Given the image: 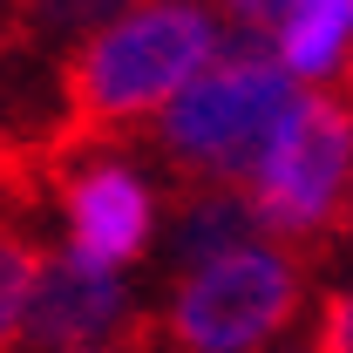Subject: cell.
Returning a JSON list of instances; mask_svg holds the SVG:
<instances>
[{
  "mask_svg": "<svg viewBox=\"0 0 353 353\" xmlns=\"http://www.w3.org/2000/svg\"><path fill=\"white\" fill-rule=\"evenodd\" d=\"M218 21L197 0H136L61 61V116L41 136V183H68L95 143L150 123L197 68H211Z\"/></svg>",
  "mask_w": 353,
  "mask_h": 353,
  "instance_id": "cell-1",
  "label": "cell"
},
{
  "mask_svg": "<svg viewBox=\"0 0 353 353\" xmlns=\"http://www.w3.org/2000/svg\"><path fill=\"white\" fill-rule=\"evenodd\" d=\"M292 95L299 88L285 82V68L272 54H259V48L218 54V68H197L157 109V143L190 183L245 190Z\"/></svg>",
  "mask_w": 353,
  "mask_h": 353,
  "instance_id": "cell-2",
  "label": "cell"
},
{
  "mask_svg": "<svg viewBox=\"0 0 353 353\" xmlns=\"http://www.w3.org/2000/svg\"><path fill=\"white\" fill-rule=\"evenodd\" d=\"M353 197V109L340 95H292L245 183L252 224L285 245H319L347 224Z\"/></svg>",
  "mask_w": 353,
  "mask_h": 353,
  "instance_id": "cell-3",
  "label": "cell"
},
{
  "mask_svg": "<svg viewBox=\"0 0 353 353\" xmlns=\"http://www.w3.org/2000/svg\"><path fill=\"white\" fill-rule=\"evenodd\" d=\"M306 299V272L279 245H238L176 279L170 340L183 353H259Z\"/></svg>",
  "mask_w": 353,
  "mask_h": 353,
  "instance_id": "cell-4",
  "label": "cell"
},
{
  "mask_svg": "<svg viewBox=\"0 0 353 353\" xmlns=\"http://www.w3.org/2000/svg\"><path fill=\"white\" fill-rule=\"evenodd\" d=\"M61 218H68V252L82 272H123L157 245V197L150 183L123 163H88L61 183Z\"/></svg>",
  "mask_w": 353,
  "mask_h": 353,
  "instance_id": "cell-5",
  "label": "cell"
},
{
  "mask_svg": "<svg viewBox=\"0 0 353 353\" xmlns=\"http://www.w3.org/2000/svg\"><path fill=\"white\" fill-rule=\"evenodd\" d=\"M123 319H130V299H123V285L109 272H82L75 259H41L28 312H21V340L34 353H54V347L102 340Z\"/></svg>",
  "mask_w": 353,
  "mask_h": 353,
  "instance_id": "cell-6",
  "label": "cell"
},
{
  "mask_svg": "<svg viewBox=\"0 0 353 353\" xmlns=\"http://www.w3.org/2000/svg\"><path fill=\"white\" fill-rule=\"evenodd\" d=\"M252 204H245V190H231V183H190L183 176V190H176V211H170V231H163V252H170L176 279L183 272H197V265L224 259V252H238V245H252Z\"/></svg>",
  "mask_w": 353,
  "mask_h": 353,
  "instance_id": "cell-7",
  "label": "cell"
},
{
  "mask_svg": "<svg viewBox=\"0 0 353 353\" xmlns=\"http://www.w3.org/2000/svg\"><path fill=\"white\" fill-rule=\"evenodd\" d=\"M272 34H279L285 82H319L340 68V54L353 41V0H292Z\"/></svg>",
  "mask_w": 353,
  "mask_h": 353,
  "instance_id": "cell-8",
  "label": "cell"
},
{
  "mask_svg": "<svg viewBox=\"0 0 353 353\" xmlns=\"http://www.w3.org/2000/svg\"><path fill=\"white\" fill-rule=\"evenodd\" d=\"M136 0H14V34H95Z\"/></svg>",
  "mask_w": 353,
  "mask_h": 353,
  "instance_id": "cell-9",
  "label": "cell"
},
{
  "mask_svg": "<svg viewBox=\"0 0 353 353\" xmlns=\"http://www.w3.org/2000/svg\"><path fill=\"white\" fill-rule=\"evenodd\" d=\"M34 272H41V252L14 224H0V353H14V340H21V312H28V292H34Z\"/></svg>",
  "mask_w": 353,
  "mask_h": 353,
  "instance_id": "cell-10",
  "label": "cell"
},
{
  "mask_svg": "<svg viewBox=\"0 0 353 353\" xmlns=\"http://www.w3.org/2000/svg\"><path fill=\"white\" fill-rule=\"evenodd\" d=\"M306 353H353V285L326 292V306L312 319V347Z\"/></svg>",
  "mask_w": 353,
  "mask_h": 353,
  "instance_id": "cell-11",
  "label": "cell"
},
{
  "mask_svg": "<svg viewBox=\"0 0 353 353\" xmlns=\"http://www.w3.org/2000/svg\"><path fill=\"white\" fill-rule=\"evenodd\" d=\"M157 319L150 312H130L116 333H102V340H82V347H54V353H157Z\"/></svg>",
  "mask_w": 353,
  "mask_h": 353,
  "instance_id": "cell-12",
  "label": "cell"
},
{
  "mask_svg": "<svg viewBox=\"0 0 353 353\" xmlns=\"http://www.w3.org/2000/svg\"><path fill=\"white\" fill-rule=\"evenodd\" d=\"M218 7L238 21V28H279V14H285L292 0H218Z\"/></svg>",
  "mask_w": 353,
  "mask_h": 353,
  "instance_id": "cell-13",
  "label": "cell"
},
{
  "mask_svg": "<svg viewBox=\"0 0 353 353\" xmlns=\"http://www.w3.org/2000/svg\"><path fill=\"white\" fill-rule=\"evenodd\" d=\"M340 82H347V95H353V41H347V54H340V68H333Z\"/></svg>",
  "mask_w": 353,
  "mask_h": 353,
  "instance_id": "cell-14",
  "label": "cell"
},
{
  "mask_svg": "<svg viewBox=\"0 0 353 353\" xmlns=\"http://www.w3.org/2000/svg\"><path fill=\"white\" fill-rule=\"evenodd\" d=\"M347 224H353V197H347Z\"/></svg>",
  "mask_w": 353,
  "mask_h": 353,
  "instance_id": "cell-15",
  "label": "cell"
}]
</instances>
